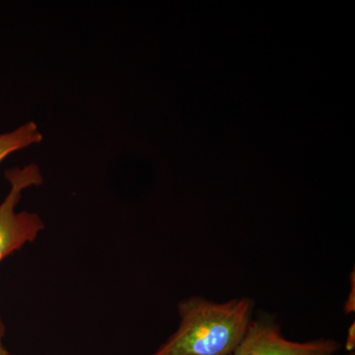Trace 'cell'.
<instances>
[{
  "instance_id": "obj_4",
  "label": "cell",
  "mask_w": 355,
  "mask_h": 355,
  "mask_svg": "<svg viewBox=\"0 0 355 355\" xmlns=\"http://www.w3.org/2000/svg\"><path fill=\"white\" fill-rule=\"evenodd\" d=\"M42 139L43 135L34 121H29L13 132L2 133L0 135V162L9 154L39 144Z\"/></svg>"
},
{
  "instance_id": "obj_3",
  "label": "cell",
  "mask_w": 355,
  "mask_h": 355,
  "mask_svg": "<svg viewBox=\"0 0 355 355\" xmlns=\"http://www.w3.org/2000/svg\"><path fill=\"white\" fill-rule=\"evenodd\" d=\"M340 343L331 338L299 343L287 340L272 316L253 320L242 342L230 355H338Z\"/></svg>"
},
{
  "instance_id": "obj_6",
  "label": "cell",
  "mask_w": 355,
  "mask_h": 355,
  "mask_svg": "<svg viewBox=\"0 0 355 355\" xmlns=\"http://www.w3.org/2000/svg\"><path fill=\"white\" fill-rule=\"evenodd\" d=\"M2 336L0 335V355H9V352H7L6 347H4L3 343H2Z\"/></svg>"
},
{
  "instance_id": "obj_5",
  "label": "cell",
  "mask_w": 355,
  "mask_h": 355,
  "mask_svg": "<svg viewBox=\"0 0 355 355\" xmlns=\"http://www.w3.org/2000/svg\"><path fill=\"white\" fill-rule=\"evenodd\" d=\"M354 323L352 324V326L350 327L349 338H347V349L349 352H352V350L354 349Z\"/></svg>"
},
{
  "instance_id": "obj_2",
  "label": "cell",
  "mask_w": 355,
  "mask_h": 355,
  "mask_svg": "<svg viewBox=\"0 0 355 355\" xmlns=\"http://www.w3.org/2000/svg\"><path fill=\"white\" fill-rule=\"evenodd\" d=\"M11 189L6 200L0 205V261L17 251L27 243L36 239L44 228L41 217L32 212H16L23 190L43 183L38 166L30 164L24 168H14L6 172ZM0 335H4V327L0 320Z\"/></svg>"
},
{
  "instance_id": "obj_1",
  "label": "cell",
  "mask_w": 355,
  "mask_h": 355,
  "mask_svg": "<svg viewBox=\"0 0 355 355\" xmlns=\"http://www.w3.org/2000/svg\"><path fill=\"white\" fill-rule=\"evenodd\" d=\"M254 304L249 297L224 303L184 299L178 306L179 328L153 355H230L253 321Z\"/></svg>"
}]
</instances>
